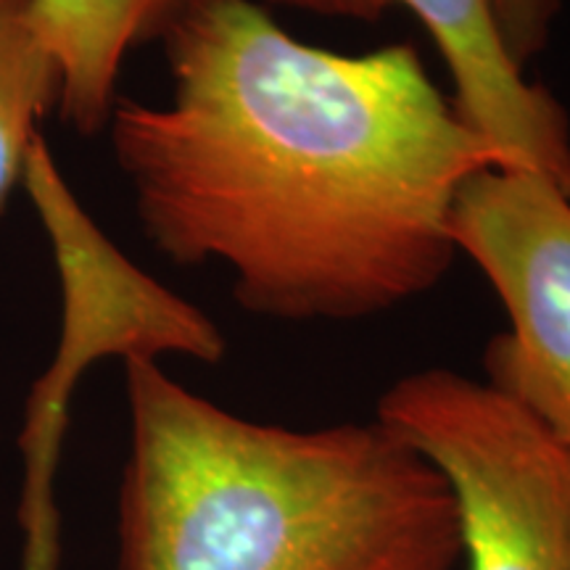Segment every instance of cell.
<instances>
[{"label":"cell","instance_id":"52a82bcc","mask_svg":"<svg viewBox=\"0 0 570 570\" xmlns=\"http://www.w3.org/2000/svg\"><path fill=\"white\" fill-rule=\"evenodd\" d=\"M188 0H30V21L59 69V117L80 135L109 127L130 51L161 40Z\"/></svg>","mask_w":570,"mask_h":570},{"label":"cell","instance_id":"5b68a950","mask_svg":"<svg viewBox=\"0 0 570 570\" xmlns=\"http://www.w3.org/2000/svg\"><path fill=\"white\" fill-rule=\"evenodd\" d=\"M452 238L510 320L483 381L570 446V196L531 169H483L458 190Z\"/></svg>","mask_w":570,"mask_h":570},{"label":"cell","instance_id":"8992f818","mask_svg":"<svg viewBox=\"0 0 570 570\" xmlns=\"http://www.w3.org/2000/svg\"><path fill=\"white\" fill-rule=\"evenodd\" d=\"M327 19L377 21L394 9L415 13L454 80L452 101L462 119L508 156L512 169H531L570 196V117L544 85L518 67L491 0H254Z\"/></svg>","mask_w":570,"mask_h":570},{"label":"cell","instance_id":"277c9868","mask_svg":"<svg viewBox=\"0 0 570 570\" xmlns=\"http://www.w3.org/2000/svg\"><path fill=\"white\" fill-rule=\"evenodd\" d=\"M375 417L446 481L465 570H570V446L515 399L428 367L391 383Z\"/></svg>","mask_w":570,"mask_h":570},{"label":"cell","instance_id":"3957f363","mask_svg":"<svg viewBox=\"0 0 570 570\" xmlns=\"http://www.w3.org/2000/svg\"><path fill=\"white\" fill-rule=\"evenodd\" d=\"M21 188L51 240L61 285V336L53 362L32 386L19 433L24 460L19 520L24 550H53L59 547L53 475L80 377L111 356L125 362L177 354L217 365L227 341L196 304L142 273L106 238L71 194L42 135L30 142Z\"/></svg>","mask_w":570,"mask_h":570},{"label":"cell","instance_id":"6da1fadb","mask_svg":"<svg viewBox=\"0 0 570 570\" xmlns=\"http://www.w3.org/2000/svg\"><path fill=\"white\" fill-rule=\"evenodd\" d=\"M161 46L167 104L119 98L114 161L156 252L223 265L256 317L356 323L431 294L458 190L512 169L410 42L336 53L254 0H188Z\"/></svg>","mask_w":570,"mask_h":570},{"label":"cell","instance_id":"7a4b0ae2","mask_svg":"<svg viewBox=\"0 0 570 570\" xmlns=\"http://www.w3.org/2000/svg\"><path fill=\"white\" fill-rule=\"evenodd\" d=\"M122 570H458L454 499L381 420L256 423L125 360Z\"/></svg>","mask_w":570,"mask_h":570},{"label":"cell","instance_id":"ba28073f","mask_svg":"<svg viewBox=\"0 0 570 570\" xmlns=\"http://www.w3.org/2000/svg\"><path fill=\"white\" fill-rule=\"evenodd\" d=\"M59 106V69L30 21V0H0V214L21 185L38 125Z\"/></svg>","mask_w":570,"mask_h":570},{"label":"cell","instance_id":"9c48e42d","mask_svg":"<svg viewBox=\"0 0 570 570\" xmlns=\"http://www.w3.org/2000/svg\"><path fill=\"white\" fill-rule=\"evenodd\" d=\"M491 9L510 56L525 69L550 40L560 0H491Z\"/></svg>","mask_w":570,"mask_h":570}]
</instances>
